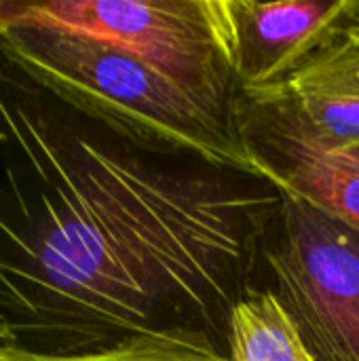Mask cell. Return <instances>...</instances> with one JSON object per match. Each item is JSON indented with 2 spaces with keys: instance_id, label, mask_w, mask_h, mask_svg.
<instances>
[{
  "instance_id": "10",
  "label": "cell",
  "mask_w": 359,
  "mask_h": 361,
  "mask_svg": "<svg viewBox=\"0 0 359 361\" xmlns=\"http://www.w3.org/2000/svg\"><path fill=\"white\" fill-rule=\"evenodd\" d=\"M2 347H4V345H2V343H0V357H2Z\"/></svg>"
},
{
  "instance_id": "6",
  "label": "cell",
  "mask_w": 359,
  "mask_h": 361,
  "mask_svg": "<svg viewBox=\"0 0 359 361\" xmlns=\"http://www.w3.org/2000/svg\"><path fill=\"white\" fill-rule=\"evenodd\" d=\"M248 93L320 144L359 146V23L336 32L284 82Z\"/></svg>"
},
{
  "instance_id": "7",
  "label": "cell",
  "mask_w": 359,
  "mask_h": 361,
  "mask_svg": "<svg viewBox=\"0 0 359 361\" xmlns=\"http://www.w3.org/2000/svg\"><path fill=\"white\" fill-rule=\"evenodd\" d=\"M229 361H317L273 290H252L226 326Z\"/></svg>"
},
{
  "instance_id": "9",
  "label": "cell",
  "mask_w": 359,
  "mask_h": 361,
  "mask_svg": "<svg viewBox=\"0 0 359 361\" xmlns=\"http://www.w3.org/2000/svg\"><path fill=\"white\" fill-rule=\"evenodd\" d=\"M0 343L2 345H11V334H8V330L4 328L2 322H0Z\"/></svg>"
},
{
  "instance_id": "4",
  "label": "cell",
  "mask_w": 359,
  "mask_h": 361,
  "mask_svg": "<svg viewBox=\"0 0 359 361\" xmlns=\"http://www.w3.org/2000/svg\"><path fill=\"white\" fill-rule=\"evenodd\" d=\"M233 112L262 180L359 233V146L320 144L248 91H237Z\"/></svg>"
},
{
  "instance_id": "3",
  "label": "cell",
  "mask_w": 359,
  "mask_h": 361,
  "mask_svg": "<svg viewBox=\"0 0 359 361\" xmlns=\"http://www.w3.org/2000/svg\"><path fill=\"white\" fill-rule=\"evenodd\" d=\"M262 262L315 360L359 361L358 231L281 192Z\"/></svg>"
},
{
  "instance_id": "2",
  "label": "cell",
  "mask_w": 359,
  "mask_h": 361,
  "mask_svg": "<svg viewBox=\"0 0 359 361\" xmlns=\"http://www.w3.org/2000/svg\"><path fill=\"white\" fill-rule=\"evenodd\" d=\"M8 25L110 44L218 104H235L229 0H0V30Z\"/></svg>"
},
{
  "instance_id": "1",
  "label": "cell",
  "mask_w": 359,
  "mask_h": 361,
  "mask_svg": "<svg viewBox=\"0 0 359 361\" xmlns=\"http://www.w3.org/2000/svg\"><path fill=\"white\" fill-rule=\"evenodd\" d=\"M0 51L40 87L131 146L260 178L233 106L110 44L32 25L0 30Z\"/></svg>"
},
{
  "instance_id": "5",
  "label": "cell",
  "mask_w": 359,
  "mask_h": 361,
  "mask_svg": "<svg viewBox=\"0 0 359 361\" xmlns=\"http://www.w3.org/2000/svg\"><path fill=\"white\" fill-rule=\"evenodd\" d=\"M237 91L284 82L336 32L358 25L359 0H229Z\"/></svg>"
},
{
  "instance_id": "8",
  "label": "cell",
  "mask_w": 359,
  "mask_h": 361,
  "mask_svg": "<svg viewBox=\"0 0 359 361\" xmlns=\"http://www.w3.org/2000/svg\"><path fill=\"white\" fill-rule=\"evenodd\" d=\"M0 361H229V357L203 332L163 330L76 355H40L4 345Z\"/></svg>"
}]
</instances>
